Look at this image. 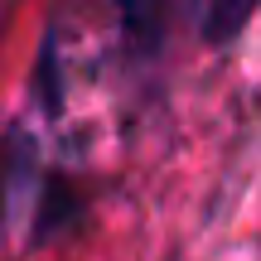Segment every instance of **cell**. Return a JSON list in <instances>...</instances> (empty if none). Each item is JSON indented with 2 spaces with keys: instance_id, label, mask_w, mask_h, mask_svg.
Wrapping results in <instances>:
<instances>
[{
  "instance_id": "1",
  "label": "cell",
  "mask_w": 261,
  "mask_h": 261,
  "mask_svg": "<svg viewBox=\"0 0 261 261\" xmlns=\"http://www.w3.org/2000/svg\"><path fill=\"white\" fill-rule=\"evenodd\" d=\"M121 10V39L136 58H150L165 39V0H116Z\"/></svg>"
},
{
  "instance_id": "2",
  "label": "cell",
  "mask_w": 261,
  "mask_h": 261,
  "mask_svg": "<svg viewBox=\"0 0 261 261\" xmlns=\"http://www.w3.org/2000/svg\"><path fill=\"white\" fill-rule=\"evenodd\" d=\"M194 10H198V24H203L208 44H227V39L242 34L256 0H194Z\"/></svg>"
},
{
  "instance_id": "3",
  "label": "cell",
  "mask_w": 261,
  "mask_h": 261,
  "mask_svg": "<svg viewBox=\"0 0 261 261\" xmlns=\"http://www.w3.org/2000/svg\"><path fill=\"white\" fill-rule=\"evenodd\" d=\"M77 218V198L68 194V184H48V194H44V203H39V223H34V242H44V237H54V232H63V223H73Z\"/></svg>"
},
{
  "instance_id": "4",
  "label": "cell",
  "mask_w": 261,
  "mask_h": 261,
  "mask_svg": "<svg viewBox=\"0 0 261 261\" xmlns=\"http://www.w3.org/2000/svg\"><path fill=\"white\" fill-rule=\"evenodd\" d=\"M24 165H29V140L10 136V145H0V218L10 213V198H15V184H19Z\"/></svg>"
}]
</instances>
